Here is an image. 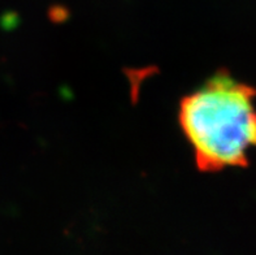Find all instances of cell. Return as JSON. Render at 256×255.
<instances>
[{
	"instance_id": "obj_1",
	"label": "cell",
	"mask_w": 256,
	"mask_h": 255,
	"mask_svg": "<svg viewBox=\"0 0 256 255\" xmlns=\"http://www.w3.org/2000/svg\"><path fill=\"white\" fill-rule=\"evenodd\" d=\"M255 98V87L220 73L181 100L180 125L200 171L248 165L256 147Z\"/></svg>"
}]
</instances>
